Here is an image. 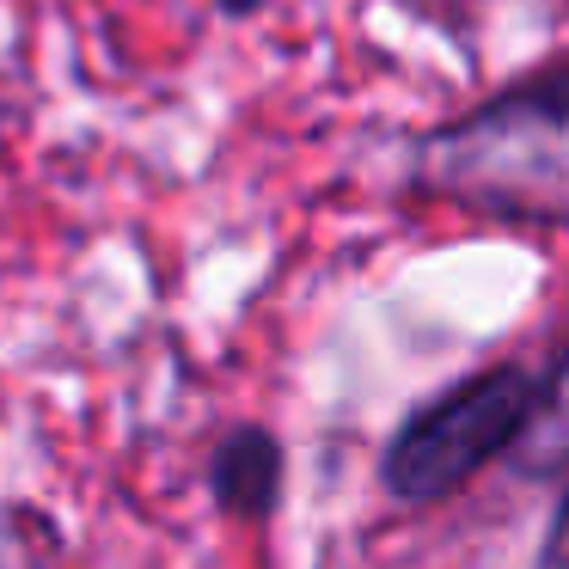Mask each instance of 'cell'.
I'll return each instance as SVG.
<instances>
[{
	"instance_id": "obj_1",
	"label": "cell",
	"mask_w": 569,
	"mask_h": 569,
	"mask_svg": "<svg viewBox=\"0 0 569 569\" xmlns=\"http://www.w3.org/2000/svg\"><path fill=\"white\" fill-rule=\"evenodd\" d=\"M417 178L435 197L508 221H569V68L435 129Z\"/></svg>"
},
{
	"instance_id": "obj_2",
	"label": "cell",
	"mask_w": 569,
	"mask_h": 569,
	"mask_svg": "<svg viewBox=\"0 0 569 569\" xmlns=\"http://www.w3.org/2000/svg\"><path fill=\"white\" fill-rule=\"evenodd\" d=\"M532 410V380L520 368H496L466 380L453 398L429 405L386 453V490L405 502H429L447 496L483 466V459L508 453Z\"/></svg>"
},
{
	"instance_id": "obj_3",
	"label": "cell",
	"mask_w": 569,
	"mask_h": 569,
	"mask_svg": "<svg viewBox=\"0 0 569 569\" xmlns=\"http://www.w3.org/2000/svg\"><path fill=\"white\" fill-rule=\"evenodd\" d=\"M214 490L233 515H270L276 490H282V447L263 429L227 435V447L214 453Z\"/></svg>"
},
{
	"instance_id": "obj_4",
	"label": "cell",
	"mask_w": 569,
	"mask_h": 569,
	"mask_svg": "<svg viewBox=\"0 0 569 569\" xmlns=\"http://www.w3.org/2000/svg\"><path fill=\"white\" fill-rule=\"evenodd\" d=\"M515 466L520 471H557V466H569V356L557 361V373H551V386H539L532 392V410H527V422H520V435H515Z\"/></svg>"
},
{
	"instance_id": "obj_5",
	"label": "cell",
	"mask_w": 569,
	"mask_h": 569,
	"mask_svg": "<svg viewBox=\"0 0 569 569\" xmlns=\"http://www.w3.org/2000/svg\"><path fill=\"white\" fill-rule=\"evenodd\" d=\"M551 569H569V496L557 508V527H551Z\"/></svg>"
},
{
	"instance_id": "obj_6",
	"label": "cell",
	"mask_w": 569,
	"mask_h": 569,
	"mask_svg": "<svg viewBox=\"0 0 569 569\" xmlns=\"http://www.w3.org/2000/svg\"><path fill=\"white\" fill-rule=\"evenodd\" d=\"M221 7H233V13H246V7H258V0H221Z\"/></svg>"
}]
</instances>
